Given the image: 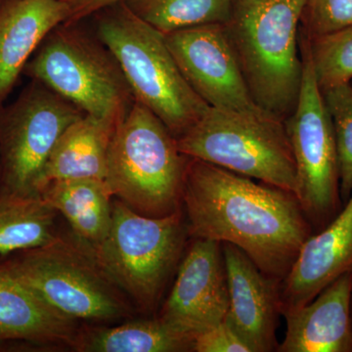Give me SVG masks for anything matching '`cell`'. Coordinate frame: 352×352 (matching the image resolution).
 Returning <instances> with one entry per match:
<instances>
[{"instance_id": "484cf974", "label": "cell", "mask_w": 352, "mask_h": 352, "mask_svg": "<svg viewBox=\"0 0 352 352\" xmlns=\"http://www.w3.org/2000/svg\"><path fill=\"white\" fill-rule=\"evenodd\" d=\"M192 349L197 352H251L226 319L197 335Z\"/></svg>"}, {"instance_id": "3957f363", "label": "cell", "mask_w": 352, "mask_h": 352, "mask_svg": "<svg viewBox=\"0 0 352 352\" xmlns=\"http://www.w3.org/2000/svg\"><path fill=\"white\" fill-rule=\"evenodd\" d=\"M97 13V38L117 60L135 100L155 113L175 138L182 136L210 106L185 80L164 34L124 1Z\"/></svg>"}, {"instance_id": "4316f807", "label": "cell", "mask_w": 352, "mask_h": 352, "mask_svg": "<svg viewBox=\"0 0 352 352\" xmlns=\"http://www.w3.org/2000/svg\"><path fill=\"white\" fill-rule=\"evenodd\" d=\"M67 1L71 6V16L67 22L76 23L122 0H67Z\"/></svg>"}, {"instance_id": "30bf717a", "label": "cell", "mask_w": 352, "mask_h": 352, "mask_svg": "<svg viewBox=\"0 0 352 352\" xmlns=\"http://www.w3.org/2000/svg\"><path fill=\"white\" fill-rule=\"evenodd\" d=\"M303 58L302 88L298 105L285 120L295 157L296 196L311 219H326L339 203L340 171L332 120L310 61L307 41L300 32Z\"/></svg>"}, {"instance_id": "d4e9b609", "label": "cell", "mask_w": 352, "mask_h": 352, "mask_svg": "<svg viewBox=\"0 0 352 352\" xmlns=\"http://www.w3.org/2000/svg\"><path fill=\"white\" fill-rule=\"evenodd\" d=\"M300 24L308 38L352 27V0H305Z\"/></svg>"}, {"instance_id": "ffe728a7", "label": "cell", "mask_w": 352, "mask_h": 352, "mask_svg": "<svg viewBox=\"0 0 352 352\" xmlns=\"http://www.w3.org/2000/svg\"><path fill=\"white\" fill-rule=\"evenodd\" d=\"M57 212L41 194L0 193V254L31 251L51 244Z\"/></svg>"}, {"instance_id": "44dd1931", "label": "cell", "mask_w": 352, "mask_h": 352, "mask_svg": "<svg viewBox=\"0 0 352 352\" xmlns=\"http://www.w3.org/2000/svg\"><path fill=\"white\" fill-rule=\"evenodd\" d=\"M76 346L90 352H176L190 351L193 340L159 317L92 331Z\"/></svg>"}, {"instance_id": "7402d4cb", "label": "cell", "mask_w": 352, "mask_h": 352, "mask_svg": "<svg viewBox=\"0 0 352 352\" xmlns=\"http://www.w3.org/2000/svg\"><path fill=\"white\" fill-rule=\"evenodd\" d=\"M162 34L208 24H226L233 0H122Z\"/></svg>"}, {"instance_id": "e0dca14e", "label": "cell", "mask_w": 352, "mask_h": 352, "mask_svg": "<svg viewBox=\"0 0 352 352\" xmlns=\"http://www.w3.org/2000/svg\"><path fill=\"white\" fill-rule=\"evenodd\" d=\"M0 340L76 346L75 321L39 298L6 266L0 267Z\"/></svg>"}, {"instance_id": "52a82bcc", "label": "cell", "mask_w": 352, "mask_h": 352, "mask_svg": "<svg viewBox=\"0 0 352 352\" xmlns=\"http://www.w3.org/2000/svg\"><path fill=\"white\" fill-rule=\"evenodd\" d=\"M184 239L179 210L166 217H146L116 200L107 236L87 252L113 285L148 309L159 300Z\"/></svg>"}, {"instance_id": "2e32d148", "label": "cell", "mask_w": 352, "mask_h": 352, "mask_svg": "<svg viewBox=\"0 0 352 352\" xmlns=\"http://www.w3.org/2000/svg\"><path fill=\"white\" fill-rule=\"evenodd\" d=\"M69 16L67 0H9L0 7V104L44 38Z\"/></svg>"}, {"instance_id": "7c38bea8", "label": "cell", "mask_w": 352, "mask_h": 352, "mask_svg": "<svg viewBox=\"0 0 352 352\" xmlns=\"http://www.w3.org/2000/svg\"><path fill=\"white\" fill-rule=\"evenodd\" d=\"M229 289L221 243L196 239L183 258L161 316L194 340L226 320Z\"/></svg>"}, {"instance_id": "83f0119b", "label": "cell", "mask_w": 352, "mask_h": 352, "mask_svg": "<svg viewBox=\"0 0 352 352\" xmlns=\"http://www.w3.org/2000/svg\"><path fill=\"white\" fill-rule=\"evenodd\" d=\"M351 85H352V82H351Z\"/></svg>"}, {"instance_id": "9c48e42d", "label": "cell", "mask_w": 352, "mask_h": 352, "mask_svg": "<svg viewBox=\"0 0 352 352\" xmlns=\"http://www.w3.org/2000/svg\"><path fill=\"white\" fill-rule=\"evenodd\" d=\"M85 113L36 82L0 122V178L4 191L32 195L58 140Z\"/></svg>"}, {"instance_id": "8992f818", "label": "cell", "mask_w": 352, "mask_h": 352, "mask_svg": "<svg viewBox=\"0 0 352 352\" xmlns=\"http://www.w3.org/2000/svg\"><path fill=\"white\" fill-rule=\"evenodd\" d=\"M24 69L88 115L120 122L135 102L111 51L69 23L47 34Z\"/></svg>"}, {"instance_id": "9a60e30c", "label": "cell", "mask_w": 352, "mask_h": 352, "mask_svg": "<svg viewBox=\"0 0 352 352\" xmlns=\"http://www.w3.org/2000/svg\"><path fill=\"white\" fill-rule=\"evenodd\" d=\"M352 271L338 278L300 307L283 312L286 336L282 352L352 351Z\"/></svg>"}, {"instance_id": "8fae6325", "label": "cell", "mask_w": 352, "mask_h": 352, "mask_svg": "<svg viewBox=\"0 0 352 352\" xmlns=\"http://www.w3.org/2000/svg\"><path fill=\"white\" fill-rule=\"evenodd\" d=\"M164 36L185 80L210 107L265 113L252 100L224 24L196 25Z\"/></svg>"}, {"instance_id": "7a4b0ae2", "label": "cell", "mask_w": 352, "mask_h": 352, "mask_svg": "<svg viewBox=\"0 0 352 352\" xmlns=\"http://www.w3.org/2000/svg\"><path fill=\"white\" fill-rule=\"evenodd\" d=\"M305 4V0H233L224 24L252 100L282 120L295 111L302 88Z\"/></svg>"}, {"instance_id": "4fadbf2b", "label": "cell", "mask_w": 352, "mask_h": 352, "mask_svg": "<svg viewBox=\"0 0 352 352\" xmlns=\"http://www.w3.org/2000/svg\"><path fill=\"white\" fill-rule=\"evenodd\" d=\"M222 252L229 289L226 321L251 352L272 351L281 312L279 281L266 276L239 248L223 243Z\"/></svg>"}, {"instance_id": "cb8c5ba5", "label": "cell", "mask_w": 352, "mask_h": 352, "mask_svg": "<svg viewBox=\"0 0 352 352\" xmlns=\"http://www.w3.org/2000/svg\"><path fill=\"white\" fill-rule=\"evenodd\" d=\"M332 120L340 171V194L349 200L352 192V85L342 83L322 90Z\"/></svg>"}, {"instance_id": "6da1fadb", "label": "cell", "mask_w": 352, "mask_h": 352, "mask_svg": "<svg viewBox=\"0 0 352 352\" xmlns=\"http://www.w3.org/2000/svg\"><path fill=\"white\" fill-rule=\"evenodd\" d=\"M182 201L196 239L239 248L278 281L310 237L295 194L201 160L188 159Z\"/></svg>"}, {"instance_id": "5b68a950", "label": "cell", "mask_w": 352, "mask_h": 352, "mask_svg": "<svg viewBox=\"0 0 352 352\" xmlns=\"http://www.w3.org/2000/svg\"><path fill=\"white\" fill-rule=\"evenodd\" d=\"M176 141L179 151L190 159L215 164L296 195L298 175L285 120L266 113L210 107Z\"/></svg>"}, {"instance_id": "d6986e66", "label": "cell", "mask_w": 352, "mask_h": 352, "mask_svg": "<svg viewBox=\"0 0 352 352\" xmlns=\"http://www.w3.org/2000/svg\"><path fill=\"white\" fill-rule=\"evenodd\" d=\"M39 194L68 220L85 251L91 252L105 239L112 223L113 197L105 180H58L46 185Z\"/></svg>"}, {"instance_id": "603a6c76", "label": "cell", "mask_w": 352, "mask_h": 352, "mask_svg": "<svg viewBox=\"0 0 352 352\" xmlns=\"http://www.w3.org/2000/svg\"><path fill=\"white\" fill-rule=\"evenodd\" d=\"M302 34L321 90L352 82V27L315 38Z\"/></svg>"}, {"instance_id": "ba28073f", "label": "cell", "mask_w": 352, "mask_h": 352, "mask_svg": "<svg viewBox=\"0 0 352 352\" xmlns=\"http://www.w3.org/2000/svg\"><path fill=\"white\" fill-rule=\"evenodd\" d=\"M6 267L72 320H115L126 314L113 284L82 247L57 239Z\"/></svg>"}, {"instance_id": "5bb4252c", "label": "cell", "mask_w": 352, "mask_h": 352, "mask_svg": "<svg viewBox=\"0 0 352 352\" xmlns=\"http://www.w3.org/2000/svg\"><path fill=\"white\" fill-rule=\"evenodd\" d=\"M352 270V197L327 228L308 238L284 279L281 312L302 307Z\"/></svg>"}, {"instance_id": "277c9868", "label": "cell", "mask_w": 352, "mask_h": 352, "mask_svg": "<svg viewBox=\"0 0 352 352\" xmlns=\"http://www.w3.org/2000/svg\"><path fill=\"white\" fill-rule=\"evenodd\" d=\"M188 159L164 122L135 100L113 132L105 182L138 214L166 217L179 210Z\"/></svg>"}, {"instance_id": "ac0fdd59", "label": "cell", "mask_w": 352, "mask_h": 352, "mask_svg": "<svg viewBox=\"0 0 352 352\" xmlns=\"http://www.w3.org/2000/svg\"><path fill=\"white\" fill-rule=\"evenodd\" d=\"M117 120L85 113L65 131L39 177V194L51 182L75 178L105 180L109 147Z\"/></svg>"}]
</instances>
